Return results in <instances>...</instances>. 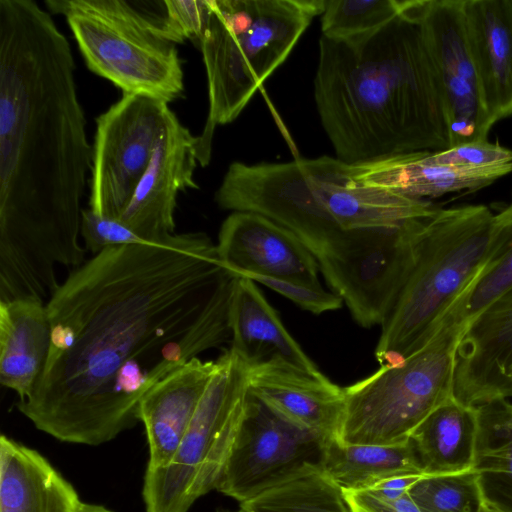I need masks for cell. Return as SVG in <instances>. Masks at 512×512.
Wrapping results in <instances>:
<instances>
[{"instance_id":"18","label":"cell","mask_w":512,"mask_h":512,"mask_svg":"<svg viewBox=\"0 0 512 512\" xmlns=\"http://www.w3.org/2000/svg\"><path fill=\"white\" fill-rule=\"evenodd\" d=\"M466 34L492 125L512 115V0H463Z\"/></svg>"},{"instance_id":"12","label":"cell","mask_w":512,"mask_h":512,"mask_svg":"<svg viewBox=\"0 0 512 512\" xmlns=\"http://www.w3.org/2000/svg\"><path fill=\"white\" fill-rule=\"evenodd\" d=\"M416 13L438 77L450 147L487 140L493 125L468 45L463 0H416Z\"/></svg>"},{"instance_id":"21","label":"cell","mask_w":512,"mask_h":512,"mask_svg":"<svg viewBox=\"0 0 512 512\" xmlns=\"http://www.w3.org/2000/svg\"><path fill=\"white\" fill-rule=\"evenodd\" d=\"M51 346L47 305L36 298L0 301V383L19 401L36 387Z\"/></svg>"},{"instance_id":"30","label":"cell","mask_w":512,"mask_h":512,"mask_svg":"<svg viewBox=\"0 0 512 512\" xmlns=\"http://www.w3.org/2000/svg\"><path fill=\"white\" fill-rule=\"evenodd\" d=\"M163 27L175 44L201 39L207 21V0H164Z\"/></svg>"},{"instance_id":"28","label":"cell","mask_w":512,"mask_h":512,"mask_svg":"<svg viewBox=\"0 0 512 512\" xmlns=\"http://www.w3.org/2000/svg\"><path fill=\"white\" fill-rule=\"evenodd\" d=\"M422 512H485L486 499L475 469L423 475L408 491Z\"/></svg>"},{"instance_id":"25","label":"cell","mask_w":512,"mask_h":512,"mask_svg":"<svg viewBox=\"0 0 512 512\" xmlns=\"http://www.w3.org/2000/svg\"><path fill=\"white\" fill-rule=\"evenodd\" d=\"M476 408L479 430L474 469L487 505L512 512V404L502 399Z\"/></svg>"},{"instance_id":"34","label":"cell","mask_w":512,"mask_h":512,"mask_svg":"<svg viewBox=\"0 0 512 512\" xmlns=\"http://www.w3.org/2000/svg\"><path fill=\"white\" fill-rule=\"evenodd\" d=\"M353 512H422L409 494L387 500L369 491L344 492Z\"/></svg>"},{"instance_id":"11","label":"cell","mask_w":512,"mask_h":512,"mask_svg":"<svg viewBox=\"0 0 512 512\" xmlns=\"http://www.w3.org/2000/svg\"><path fill=\"white\" fill-rule=\"evenodd\" d=\"M329 442L288 422L248 392L216 489L241 504L296 476L322 471Z\"/></svg>"},{"instance_id":"29","label":"cell","mask_w":512,"mask_h":512,"mask_svg":"<svg viewBox=\"0 0 512 512\" xmlns=\"http://www.w3.org/2000/svg\"><path fill=\"white\" fill-rule=\"evenodd\" d=\"M409 0H326L323 37L346 40L375 31L403 13Z\"/></svg>"},{"instance_id":"9","label":"cell","mask_w":512,"mask_h":512,"mask_svg":"<svg viewBox=\"0 0 512 512\" xmlns=\"http://www.w3.org/2000/svg\"><path fill=\"white\" fill-rule=\"evenodd\" d=\"M216 361L217 369L173 459L165 467L146 469V512H188L218 485L244 415L249 366L230 348Z\"/></svg>"},{"instance_id":"16","label":"cell","mask_w":512,"mask_h":512,"mask_svg":"<svg viewBox=\"0 0 512 512\" xmlns=\"http://www.w3.org/2000/svg\"><path fill=\"white\" fill-rule=\"evenodd\" d=\"M248 390L295 426L329 441L337 439L345 409L344 388L322 372L265 363L249 368Z\"/></svg>"},{"instance_id":"36","label":"cell","mask_w":512,"mask_h":512,"mask_svg":"<svg viewBox=\"0 0 512 512\" xmlns=\"http://www.w3.org/2000/svg\"><path fill=\"white\" fill-rule=\"evenodd\" d=\"M78 512H113L103 505L82 503Z\"/></svg>"},{"instance_id":"10","label":"cell","mask_w":512,"mask_h":512,"mask_svg":"<svg viewBox=\"0 0 512 512\" xmlns=\"http://www.w3.org/2000/svg\"><path fill=\"white\" fill-rule=\"evenodd\" d=\"M169 103L123 94L96 119L89 209L118 219L145 174L166 129Z\"/></svg>"},{"instance_id":"19","label":"cell","mask_w":512,"mask_h":512,"mask_svg":"<svg viewBox=\"0 0 512 512\" xmlns=\"http://www.w3.org/2000/svg\"><path fill=\"white\" fill-rule=\"evenodd\" d=\"M230 349L249 368L279 362L319 374L317 365L302 350L266 300L256 282L237 276L230 306Z\"/></svg>"},{"instance_id":"6","label":"cell","mask_w":512,"mask_h":512,"mask_svg":"<svg viewBox=\"0 0 512 512\" xmlns=\"http://www.w3.org/2000/svg\"><path fill=\"white\" fill-rule=\"evenodd\" d=\"M494 214L481 204L436 208L415 222L411 263L375 349L381 365L420 349L482 268Z\"/></svg>"},{"instance_id":"24","label":"cell","mask_w":512,"mask_h":512,"mask_svg":"<svg viewBox=\"0 0 512 512\" xmlns=\"http://www.w3.org/2000/svg\"><path fill=\"white\" fill-rule=\"evenodd\" d=\"M322 471L343 492L366 491L401 475H424L412 442L397 445H344L331 440Z\"/></svg>"},{"instance_id":"14","label":"cell","mask_w":512,"mask_h":512,"mask_svg":"<svg viewBox=\"0 0 512 512\" xmlns=\"http://www.w3.org/2000/svg\"><path fill=\"white\" fill-rule=\"evenodd\" d=\"M453 396L473 407L512 396V289L468 323L457 347Z\"/></svg>"},{"instance_id":"20","label":"cell","mask_w":512,"mask_h":512,"mask_svg":"<svg viewBox=\"0 0 512 512\" xmlns=\"http://www.w3.org/2000/svg\"><path fill=\"white\" fill-rule=\"evenodd\" d=\"M426 152L352 165V180L361 187L424 200L450 192L477 190L512 172V162L490 167L431 164L424 160Z\"/></svg>"},{"instance_id":"35","label":"cell","mask_w":512,"mask_h":512,"mask_svg":"<svg viewBox=\"0 0 512 512\" xmlns=\"http://www.w3.org/2000/svg\"><path fill=\"white\" fill-rule=\"evenodd\" d=\"M423 475H401L384 480L372 489L366 490L377 497L393 500L407 494L411 486Z\"/></svg>"},{"instance_id":"4","label":"cell","mask_w":512,"mask_h":512,"mask_svg":"<svg viewBox=\"0 0 512 512\" xmlns=\"http://www.w3.org/2000/svg\"><path fill=\"white\" fill-rule=\"evenodd\" d=\"M314 98L336 158L346 164L450 147L416 0L370 33L346 40L321 36Z\"/></svg>"},{"instance_id":"22","label":"cell","mask_w":512,"mask_h":512,"mask_svg":"<svg viewBox=\"0 0 512 512\" xmlns=\"http://www.w3.org/2000/svg\"><path fill=\"white\" fill-rule=\"evenodd\" d=\"M82 503L39 452L0 437V512H78Z\"/></svg>"},{"instance_id":"32","label":"cell","mask_w":512,"mask_h":512,"mask_svg":"<svg viewBox=\"0 0 512 512\" xmlns=\"http://www.w3.org/2000/svg\"><path fill=\"white\" fill-rule=\"evenodd\" d=\"M424 160L438 165L490 167L511 163L512 150L488 140L476 141L442 151H427Z\"/></svg>"},{"instance_id":"31","label":"cell","mask_w":512,"mask_h":512,"mask_svg":"<svg viewBox=\"0 0 512 512\" xmlns=\"http://www.w3.org/2000/svg\"><path fill=\"white\" fill-rule=\"evenodd\" d=\"M249 279L269 287L313 314L338 310L344 303L341 297L332 291H326L321 284L265 276H254Z\"/></svg>"},{"instance_id":"2","label":"cell","mask_w":512,"mask_h":512,"mask_svg":"<svg viewBox=\"0 0 512 512\" xmlns=\"http://www.w3.org/2000/svg\"><path fill=\"white\" fill-rule=\"evenodd\" d=\"M70 44L33 0H0V301L50 298L78 268L92 146Z\"/></svg>"},{"instance_id":"13","label":"cell","mask_w":512,"mask_h":512,"mask_svg":"<svg viewBox=\"0 0 512 512\" xmlns=\"http://www.w3.org/2000/svg\"><path fill=\"white\" fill-rule=\"evenodd\" d=\"M197 162L198 137L172 113L145 174L118 219L142 242L175 234L178 193L199 188L194 180Z\"/></svg>"},{"instance_id":"26","label":"cell","mask_w":512,"mask_h":512,"mask_svg":"<svg viewBox=\"0 0 512 512\" xmlns=\"http://www.w3.org/2000/svg\"><path fill=\"white\" fill-rule=\"evenodd\" d=\"M512 289V202L494 214L488 252L478 275L452 306L456 318L468 324Z\"/></svg>"},{"instance_id":"17","label":"cell","mask_w":512,"mask_h":512,"mask_svg":"<svg viewBox=\"0 0 512 512\" xmlns=\"http://www.w3.org/2000/svg\"><path fill=\"white\" fill-rule=\"evenodd\" d=\"M217 369V361L196 357L156 382L140 399L136 417L145 427L147 468L167 466L176 454Z\"/></svg>"},{"instance_id":"8","label":"cell","mask_w":512,"mask_h":512,"mask_svg":"<svg viewBox=\"0 0 512 512\" xmlns=\"http://www.w3.org/2000/svg\"><path fill=\"white\" fill-rule=\"evenodd\" d=\"M468 324L451 309L420 349L381 365L344 388L345 409L337 436L344 445H397L441 403L453 397L456 352Z\"/></svg>"},{"instance_id":"1","label":"cell","mask_w":512,"mask_h":512,"mask_svg":"<svg viewBox=\"0 0 512 512\" xmlns=\"http://www.w3.org/2000/svg\"><path fill=\"white\" fill-rule=\"evenodd\" d=\"M236 278L204 232L94 255L46 303L50 352L19 411L59 441L113 440L156 382L231 338Z\"/></svg>"},{"instance_id":"15","label":"cell","mask_w":512,"mask_h":512,"mask_svg":"<svg viewBox=\"0 0 512 512\" xmlns=\"http://www.w3.org/2000/svg\"><path fill=\"white\" fill-rule=\"evenodd\" d=\"M218 257L236 276H265L320 284L313 255L289 230L253 212H232L222 223Z\"/></svg>"},{"instance_id":"27","label":"cell","mask_w":512,"mask_h":512,"mask_svg":"<svg viewBox=\"0 0 512 512\" xmlns=\"http://www.w3.org/2000/svg\"><path fill=\"white\" fill-rule=\"evenodd\" d=\"M239 507L244 512H353L343 490L321 470L296 476Z\"/></svg>"},{"instance_id":"33","label":"cell","mask_w":512,"mask_h":512,"mask_svg":"<svg viewBox=\"0 0 512 512\" xmlns=\"http://www.w3.org/2000/svg\"><path fill=\"white\" fill-rule=\"evenodd\" d=\"M81 237L84 247L93 255L114 247L142 243L134 232L119 219L102 217L83 209Z\"/></svg>"},{"instance_id":"37","label":"cell","mask_w":512,"mask_h":512,"mask_svg":"<svg viewBox=\"0 0 512 512\" xmlns=\"http://www.w3.org/2000/svg\"><path fill=\"white\" fill-rule=\"evenodd\" d=\"M485 512H501V511H498V510L487 505Z\"/></svg>"},{"instance_id":"5","label":"cell","mask_w":512,"mask_h":512,"mask_svg":"<svg viewBox=\"0 0 512 512\" xmlns=\"http://www.w3.org/2000/svg\"><path fill=\"white\" fill-rule=\"evenodd\" d=\"M326 0H207L199 46L209 109L198 135L199 163L209 164L218 125L233 122L263 82L286 60Z\"/></svg>"},{"instance_id":"7","label":"cell","mask_w":512,"mask_h":512,"mask_svg":"<svg viewBox=\"0 0 512 512\" xmlns=\"http://www.w3.org/2000/svg\"><path fill=\"white\" fill-rule=\"evenodd\" d=\"M162 2V1H161ZM63 15L86 66L123 94L150 96L170 103L184 93L177 44L155 14L124 0H45Z\"/></svg>"},{"instance_id":"23","label":"cell","mask_w":512,"mask_h":512,"mask_svg":"<svg viewBox=\"0 0 512 512\" xmlns=\"http://www.w3.org/2000/svg\"><path fill=\"white\" fill-rule=\"evenodd\" d=\"M478 410L450 397L412 432L424 475H446L474 469L478 441Z\"/></svg>"},{"instance_id":"3","label":"cell","mask_w":512,"mask_h":512,"mask_svg":"<svg viewBox=\"0 0 512 512\" xmlns=\"http://www.w3.org/2000/svg\"><path fill=\"white\" fill-rule=\"evenodd\" d=\"M215 201L224 210L260 214L294 234L364 328L382 325L398 296L410 250L407 223L435 210L426 200L356 185L352 165L326 155L233 162Z\"/></svg>"}]
</instances>
